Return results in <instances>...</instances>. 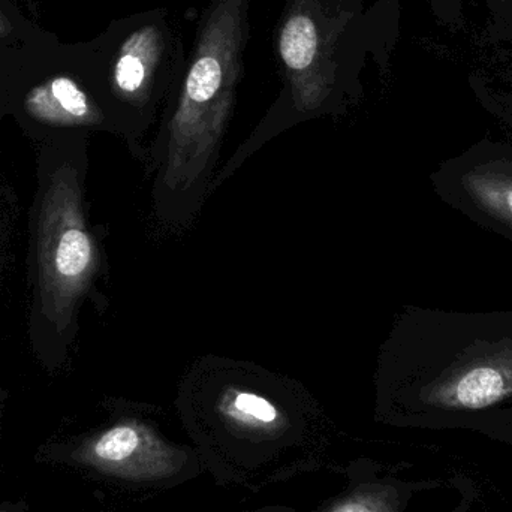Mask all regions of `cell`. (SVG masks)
<instances>
[{"label": "cell", "mask_w": 512, "mask_h": 512, "mask_svg": "<svg viewBox=\"0 0 512 512\" xmlns=\"http://www.w3.org/2000/svg\"><path fill=\"white\" fill-rule=\"evenodd\" d=\"M394 339L391 420L512 424V310L411 309Z\"/></svg>", "instance_id": "1"}, {"label": "cell", "mask_w": 512, "mask_h": 512, "mask_svg": "<svg viewBox=\"0 0 512 512\" xmlns=\"http://www.w3.org/2000/svg\"><path fill=\"white\" fill-rule=\"evenodd\" d=\"M399 21V0H285L274 32L282 89L249 140L216 174L212 191L280 132L339 116L355 104L369 60L387 71Z\"/></svg>", "instance_id": "2"}, {"label": "cell", "mask_w": 512, "mask_h": 512, "mask_svg": "<svg viewBox=\"0 0 512 512\" xmlns=\"http://www.w3.org/2000/svg\"><path fill=\"white\" fill-rule=\"evenodd\" d=\"M251 0H210L153 143L159 221L183 228L212 194L245 69Z\"/></svg>", "instance_id": "3"}, {"label": "cell", "mask_w": 512, "mask_h": 512, "mask_svg": "<svg viewBox=\"0 0 512 512\" xmlns=\"http://www.w3.org/2000/svg\"><path fill=\"white\" fill-rule=\"evenodd\" d=\"M191 432L204 466L224 484L282 477L313 465L324 451L303 420L271 397L243 387L225 388L210 420Z\"/></svg>", "instance_id": "4"}, {"label": "cell", "mask_w": 512, "mask_h": 512, "mask_svg": "<svg viewBox=\"0 0 512 512\" xmlns=\"http://www.w3.org/2000/svg\"><path fill=\"white\" fill-rule=\"evenodd\" d=\"M36 460L138 490L171 489L197 477L204 466L197 450L171 442L143 418H122L78 441L45 445Z\"/></svg>", "instance_id": "5"}, {"label": "cell", "mask_w": 512, "mask_h": 512, "mask_svg": "<svg viewBox=\"0 0 512 512\" xmlns=\"http://www.w3.org/2000/svg\"><path fill=\"white\" fill-rule=\"evenodd\" d=\"M38 233L42 310L59 324L69 318L98 268V251L84 221L80 183L72 168L51 177Z\"/></svg>", "instance_id": "6"}, {"label": "cell", "mask_w": 512, "mask_h": 512, "mask_svg": "<svg viewBox=\"0 0 512 512\" xmlns=\"http://www.w3.org/2000/svg\"><path fill=\"white\" fill-rule=\"evenodd\" d=\"M188 57L167 9L143 12L129 23L110 65L113 98L141 128L152 125L182 77Z\"/></svg>", "instance_id": "7"}, {"label": "cell", "mask_w": 512, "mask_h": 512, "mask_svg": "<svg viewBox=\"0 0 512 512\" xmlns=\"http://www.w3.org/2000/svg\"><path fill=\"white\" fill-rule=\"evenodd\" d=\"M442 203L512 243V143L484 137L430 174Z\"/></svg>", "instance_id": "8"}, {"label": "cell", "mask_w": 512, "mask_h": 512, "mask_svg": "<svg viewBox=\"0 0 512 512\" xmlns=\"http://www.w3.org/2000/svg\"><path fill=\"white\" fill-rule=\"evenodd\" d=\"M433 18L448 32L481 47L512 45V0H427Z\"/></svg>", "instance_id": "9"}, {"label": "cell", "mask_w": 512, "mask_h": 512, "mask_svg": "<svg viewBox=\"0 0 512 512\" xmlns=\"http://www.w3.org/2000/svg\"><path fill=\"white\" fill-rule=\"evenodd\" d=\"M24 108L33 119L54 126H95L104 122L101 107L69 77H54L27 93Z\"/></svg>", "instance_id": "10"}, {"label": "cell", "mask_w": 512, "mask_h": 512, "mask_svg": "<svg viewBox=\"0 0 512 512\" xmlns=\"http://www.w3.org/2000/svg\"><path fill=\"white\" fill-rule=\"evenodd\" d=\"M346 489L315 512H403L402 490L381 477L367 460L351 463L345 471Z\"/></svg>", "instance_id": "11"}, {"label": "cell", "mask_w": 512, "mask_h": 512, "mask_svg": "<svg viewBox=\"0 0 512 512\" xmlns=\"http://www.w3.org/2000/svg\"><path fill=\"white\" fill-rule=\"evenodd\" d=\"M475 101L512 135V45L499 47L468 75Z\"/></svg>", "instance_id": "12"}, {"label": "cell", "mask_w": 512, "mask_h": 512, "mask_svg": "<svg viewBox=\"0 0 512 512\" xmlns=\"http://www.w3.org/2000/svg\"><path fill=\"white\" fill-rule=\"evenodd\" d=\"M0 512H29V505L24 501L5 502L0 505ZM96 512H110V511H96Z\"/></svg>", "instance_id": "13"}, {"label": "cell", "mask_w": 512, "mask_h": 512, "mask_svg": "<svg viewBox=\"0 0 512 512\" xmlns=\"http://www.w3.org/2000/svg\"><path fill=\"white\" fill-rule=\"evenodd\" d=\"M5 32H6L5 23H3L2 18H0V33H5Z\"/></svg>", "instance_id": "14"}, {"label": "cell", "mask_w": 512, "mask_h": 512, "mask_svg": "<svg viewBox=\"0 0 512 512\" xmlns=\"http://www.w3.org/2000/svg\"><path fill=\"white\" fill-rule=\"evenodd\" d=\"M0 466H2V448H0Z\"/></svg>", "instance_id": "15"}]
</instances>
